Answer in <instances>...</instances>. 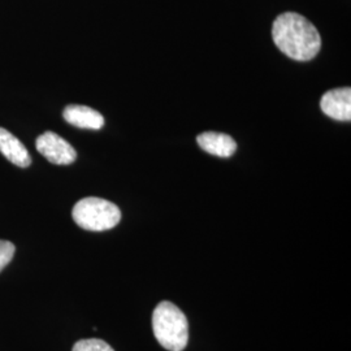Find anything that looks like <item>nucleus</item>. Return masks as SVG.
<instances>
[{
	"label": "nucleus",
	"instance_id": "8",
	"mask_svg": "<svg viewBox=\"0 0 351 351\" xmlns=\"http://www.w3.org/2000/svg\"><path fill=\"white\" fill-rule=\"evenodd\" d=\"M197 142L206 152L219 158H230L237 150L236 141L224 133L206 132L198 136Z\"/></svg>",
	"mask_w": 351,
	"mask_h": 351
},
{
	"label": "nucleus",
	"instance_id": "1",
	"mask_svg": "<svg viewBox=\"0 0 351 351\" xmlns=\"http://www.w3.org/2000/svg\"><path fill=\"white\" fill-rule=\"evenodd\" d=\"M272 38L278 50L297 62L314 59L322 49L317 29L300 13L280 14L272 25Z\"/></svg>",
	"mask_w": 351,
	"mask_h": 351
},
{
	"label": "nucleus",
	"instance_id": "6",
	"mask_svg": "<svg viewBox=\"0 0 351 351\" xmlns=\"http://www.w3.org/2000/svg\"><path fill=\"white\" fill-rule=\"evenodd\" d=\"M63 117L68 124L80 129L99 130L104 126V117L101 113L86 106H68L64 110Z\"/></svg>",
	"mask_w": 351,
	"mask_h": 351
},
{
	"label": "nucleus",
	"instance_id": "7",
	"mask_svg": "<svg viewBox=\"0 0 351 351\" xmlns=\"http://www.w3.org/2000/svg\"><path fill=\"white\" fill-rule=\"evenodd\" d=\"M0 152L20 168H27L32 164V156L24 143L4 128H0Z\"/></svg>",
	"mask_w": 351,
	"mask_h": 351
},
{
	"label": "nucleus",
	"instance_id": "9",
	"mask_svg": "<svg viewBox=\"0 0 351 351\" xmlns=\"http://www.w3.org/2000/svg\"><path fill=\"white\" fill-rule=\"evenodd\" d=\"M72 351H114L103 339H88L77 341Z\"/></svg>",
	"mask_w": 351,
	"mask_h": 351
},
{
	"label": "nucleus",
	"instance_id": "2",
	"mask_svg": "<svg viewBox=\"0 0 351 351\" xmlns=\"http://www.w3.org/2000/svg\"><path fill=\"white\" fill-rule=\"evenodd\" d=\"M152 330L167 350L182 351L188 345V319L172 302L164 301L156 306L152 314Z\"/></svg>",
	"mask_w": 351,
	"mask_h": 351
},
{
	"label": "nucleus",
	"instance_id": "10",
	"mask_svg": "<svg viewBox=\"0 0 351 351\" xmlns=\"http://www.w3.org/2000/svg\"><path fill=\"white\" fill-rule=\"evenodd\" d=\"M14 245L10 241L0 239V272L11 263L14 255Z\"/></svg>",
	"mask_w": 351,
	"mask_h": 351
},
{
	"label": "nucleus",
	"instance_id": "3",
	"mask_svg": "<svg viewBox=\"0 0 351 351\" xmlns=\"http://www.w3.org/2000/svg\"><path fill=\"white\" fill-rule=\"evenodd\" d=\"M72 217L75 224L85 230L103 232L120 223L121 211L112 202L88 197L75 203Z\"/></svg>",
	"mask_w": 351,
	"mask_h": 351
},
{
	"label": "nucleus",
	"instance_id": "5",
	"mask_svg": "<svg viewBox=\"0 0 351 351\" xmlns=\"http://www.w3.org/2000/svg\"><path fill=\"white\" fill-rule=\"evenodd\" d=\"M320 108L333 120L350 121V88H332L326 91L320 101Z\"/></svg>",
	"mask_w": 351,
	"mask_h": 351
},
{
	"label": "nucleus",
	"instance_id": "4",
	"mask_svg": "<svg viewBox=\"0 0 351 351\" xmlns=\"http://www.w3.org/2000/svg\"><path fill=\"white\" fill-rule=\"evenodd\" d=\"M36 147L42 156L56 165H68L77 159L73 146L53 132H46L39 136L36 141Z\"/></svg>",
	"mask_w": 351,
	"mask_h": 351
}]
</instances>
